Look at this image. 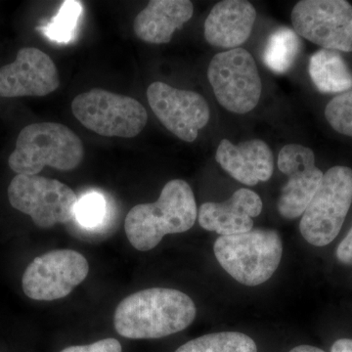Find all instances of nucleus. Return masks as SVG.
<instances>
[{
	"mask_svg": "<svg viewBox=\"0 0 352 352\" xmlns=\"http://www.w3.org/2000/svg\"><path fill=\"white\" fill-rule=\"evenodd\" d=\"M278 168L289 178L278 200V212L285 219H298L318 190L323 173L315 164L314 151L300 144L282 148Z\"/></svg>",
	"mask_w": 352,
	"mask_h": 352,
	"instance_id": "obj_12",
	"label": "nucleus"
},
{
	"mask_svg": "<svg viewBox=\"0 0 352 352\" xmlns=\"http://www.w3.org/2000/svg\"><path fill=\"white\" fill-rule=\"evenodd\" d=\"M352 204V170L331 168L303 212L300 230L303 239L315 247H325L339 235Z\"/></svg>",
	"mask_w": 352,
	"mask_h": 352,
	"instance_id": "obj_5",
	"label": "nucleus"
},
{
	"mask_svg": "<svg viewBox=\"0 0 352 352\" xmlns=\"http://www.w3.org/2000/svg\"><path fill=\"white\" fill-rule=\"evenodd\" d=\"M208 78L215 98L229 112L242 115L258 106L263 83L254 57L244 48L214 55L208 65Z\"/></svg>",
	"mask_w": 352,
	"mask_h": 352,
	"instance_id": "obj_7",
	"label": "nucleus"
},
{
	"mask_svg": "<svg viewBox=\"0 0 352 352\" xmlns=\"http://www.w3.org/2000/svg\"><path fill=\"white\" fill-rule=\"evenodd\" d=\"M302 41L294 30L282 27L272 32L266 41L263 52L264 64L277 74L292 68L300 54Z\"/></svg>",
	"mask_w": 352,
	"mask_h": 352,
	"instance_id": "obj_19",
	"label": "nucleus"
},
{
	"mask_svg": "<svg viewBox=\"0 0 352 352\" xmlns=\"http://www.w3.org/2000/svg\"><path fill=\"white\" fill-rule=\"evenodd\" d=\"M215 159L231 177L248 186L268 182L274 170L272 151L261 139H251L238 145L222 139Z\"/></svg>",
	"mask_w": 352,
	"mask_h": 352,
	"instance_id": "obj_15",
	"label": "nucleus"
},
{
	"mask_svg": "<svg viewBox=\"0 0 352 352\" xmlns=\"http://www.w3.org/2000/svg\"><path fill=\"white\" fill-rule=\"evenodd\" d=\"M256 10L245 0H224L215 4L204 25L206 41L214 47L235 50L250 38Z\"/></svg>",
	"mask_w": 352,
	"mask_h": 352,
	"instance_id": "obj_16",
	"label": "nucleus"
},
{
	"mask_svg": "<svg viewBox=\"0 0 352 352\" xmlns=\"http://www.w3.org/2000/svg\"><path fill=\"white\" fill-rule=\"evenodd\" d=\"M196 314L195 303L186 294L175 289L150 288L120 302L113 325L127 339H161L189 327Z\"/></svg>",
	"mask_w": 352,
	"mask_h": 352,
	"instance_id": "obj_1",
	"label": "nucleus"
},
{
	"mask_svg": "<svg viewBox=\"0 0 352 352\" xmlns=\"http://www.w3.org/2000/svg\"><path fill=\"white\" fill-rule=\"evenodd\" d=\"M215 258L236 281L254 287L270 280L281 263L283 243L273 229L219 236L214 245Z\"/></svg>",
	"mask_w": 352,
	"mask_h": 352,
	"instance_id": "obj_4",
	"label": "nucleus"
},
{
	"mask_svg": "<svg viewBox=\"0 0 352 352\" xmlns=\"http://www.w3.org/2000/svg\"><path fill=\"white\" fill-rule=\"evenodd\" d=\"M325 118L336 131L352 138V89L337 95L329 102Z\"/></svg>",
	"mask_w": 352,
	"mask_h": 352,
	"instance_id": "obj_22",
	"label": "nucleus"
},
{
	"mask_svg": "<svg viewBox=\"0 0 352 352\" xmlns=\"http://www.w3.org/2000/svg\"><path fill=\"white\" fill-rule=\"evenodd\" d=\"M106 214V201L98 193H89L78 200L76 208V219L83 226H98Z\"/></svg>",
	"mask_w": 352,
	"mask_h": 352,
	"instance_id": "obj_23",
	"label": "nucleus"
},
{
	"mask_svg": "<svg viewBox=\"0 0 352 352\" xmlns=\"http://www.w3.org/2000/svg\"><path fill=\"white\" fill-rule=\"evenodd\" d=\"M60 352H122V347L118 340L104 339L87 346H69Z\"/></svg>",
	"mask_w": 352,
	"mask_h": 352,
	"instance_id": "obj_24",
	"label": "nucleus"
},
{
	"mask_svg": "<svg viewBox=\"0 0 352 352\" xmlns=\"http://www.w3.org/2000/svg\"><path fill=\"white\" fill-rule=\"evenodd\" d=\"M147 98L162 124L185 142L195 141L199 131L210 122V106L195 91L156 82L148 87Z\"/></svg>",
	"mask_w": 352,
	"mask_h": 352,
	"instance_id": "obj_11",
	"label": "nucleus"
},
{
	"mask_svg": "<svg viewBox=\"0 0 352 352\" xmlns=\"http://www.w3.org/2000/svg\"><path fill=\"white\" fill-rule=\"evenodd\" d=\"M263 208V201L256 192L239 189L222 203L203 204L199 210V224L219 236L248 232L254 227L252 219L261 214Z\"/></svg>",
	"mask_w": 352,
	"mask_h": 352,
	"instance_id": "obj_14",
	"label": "nucleus"
},
{
	"mask_svg": "<svg viewBox=\"0 0 352 352\" xmlns=\"http://www.w3.org/2000/svg\"><path fill=\"white\" fill-rule=\"evenodd\" d=\"M308 71L322 94H340L352 89V71L338 51H317L310 58Z\"/></svg>",
	"mask_w": 352,
	"mask_h": 352,
	"instance_id": "obj_18",
	"label": "nucleus"
},
{
	"mask_svg": "<svg viewBox=\"0 0 352 352\" xmlns=\"http://www.w3.org/2000/svg\"><path fill=\"white\" fill-rule=\"evenodd\" d=\"M11 206L30 215L36 226L52 228L76 217L78 196L68 185L39 175H17L8 190Z\"/></svg>",
	"mask_w": 352,
	"mask_h": 352,
	"instance_id": "obj_8",
	"label": "nucleus"
},
{
	"mask_svg": "<svg viewBox=\"0 0 352 352\" xmlns=\"http://www.w3.org/2000/svg\"><path fill=\"white\" fill-rule=\"evenodd\" d=\"M289 352H326L324 351L323 349H318V347H315L312 346H298L295 347V349H292Z\"/></svg>",
	"mask_w": 352,
	"mask_h": 352,
	"instance_id": "obj_27",
	"label": "nucleus"
},
{
	"mask_svg": "<svg viewBox=\"0 0 352 352\" xmlns=\"http://www.w3.org/2000/svg\"><path fill=\"white\" fill-rule=\"evenodd\" d=\"M83 157L82 141L68 126L59 122H36L21 131L8 164L17 175H38L45 166L75 170Z\"/></svg>",
	"mask_w": 352,
	"mask_h": 352,
	"instance_id": "obj_3",
	"label": "nucleus"
},
{
	"mask_svg": "<svg viewBox=\"0 0 352 352\" xmlns=\"http://www.w3.org/2000/svg\"><path fill=\"white\" fill-rule=\"evenodd\" d=\"M175 352H258V347L245 333L221 332L190 340Z\"/></svg>",
	"mask_w": 352,
	"mask_h": 352,
	"instance_id": "obj_20",
	"label": "nucleus"
},
{
	"mask_svg": "<svg viewBox=\"0 0 352 352\" xmlns=\"http://www.w3.org/2000/svg\"><path fill=\"white\" fill-rule=\"evenodd\" d=\"M193 14L194 6L189 0H151L136 16L134 32L147 43H168L176 30L189 22Z\"/></svg>",
	"mask_w": 352,
	"mask_h": 352,
	"instance_id": "obj_17",
	"label": "nucleus"
},
{
	"mask_svg": "<svg viewBox=\"0 0 352 352\" xmlns=\"http://www.w3.org/2000/svg\"><path fill=\"white\" fill-rule=\"evenodd\" d=\"M82 12V2L67 0L60 7L57 15L44 27L39 28V30L52 41L59 43H69L75 36Z\"/></svg>",
	"mask_w": 352,
	"mask_h": 352,
	"instance_id": "obj_21",
	"label": "nucleus"
},
{
	"mask_svg": "<svg viewBox=\"0 0 352 352\" xmlns=\"http://www.w3.org/2000/svg\"><path fill=\"white\" fill-rule=\"evenodd\" d=\"M336 256L340 263L352 265V227L346 238L338 245Z\"/></svg>",
	"mask_w": 352,
	"mask_h": 352,
	"instance_id": "obj_25",
	"label": "nucleus"
},
{
	"mask_svg": "<svg viewBox=\"0 0 352 352\" xmlns=\"http://www.w3.org/2000/svg\"><path fill=\"white\" fill-rule=\"evenodd\" d=\"M331 352H352V340L340 339L333 344Z\"/></svg>",
	"mask_w": 352,
	"mask_h": 352,
	"instance_id": "obj_26",
	"label": "nucleus"
},
{
	"mask_svg": "<svg viewBox=\"0 0 352 352\" xmlns=\"http://www.w3.org/2000/svg\"><path fill=\"white\" fill-rule=\"evenodd\" d=\"M89 264L80 252L54 250L34 259L23 275L25 295L34 300H60L85 281Z\"/></svg>",
	"mask_w": 352,
	"mask_h": 352,
	"instance_id": "obj_10",
	"label": "nucleus"
},
{
	"mask_svg": "<svg viewBox=\"0 0 352 352\" xmlns=\"http://www.w3.org/2000/svg\"><path fill=\"white\" fill-rule=\"evenodd\" d=\"M198 210L191 187L182 179L166 183L157 201L141 204L129 210L124 231L132 247L147 252L168 234L186 232L195 224Z\"/></svg>",
	"mask_w": 352,
	"mask_h": 352,
	"instance_id": "obj_2",
	"label": "nucleus"
},
{
	"mask_svg": "<svg viewBox=\"0 0 352 352\" xmlns=\"http://www.w3.org/2000/svg\"><path fill=\"white\" fill-rule=\"evenodd\" d=\"M72 112L83 126L105 138H135L148 122L140 102L101 88L78 95L72 102Z\"/></svg>",
	"mask_w": 352,
	"mask_h": 352,
	"instance_id": "obj_6",
	"label": "nucleus"
},
{
	"mask_svg": "<svg viewBox=\"0 0 352 352\" xmlns=\"http://www.w3.org/2000/svg\"><path fill=\"white\" fill-rule=\"evenodd\" d=\"M60 87L56 65L43 51L19 50L13 63L0 68V97L46 96Z\"/></svg>",
	"mask_w": 352,
	"mask_h": 352,
	"instance_id": "obj_13",
	"label": "nucleus"
},
{
	"mask_svg": "<svg viewBox=\"0 0 352 352\" xmlns=\"http://www.w3.org/2000/svg\"><path fill=\"white\" fill-rule=\"evenodd\" d=\"M294 31L322 50L352 52V6L346 0H302L291 14Z\"/></svg>",
	"mask_w": 352,
	"mask_h": 352,
	"instance_id": "obj_9",
	"label": "nucleus"
}]
</instances>
